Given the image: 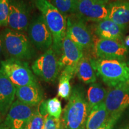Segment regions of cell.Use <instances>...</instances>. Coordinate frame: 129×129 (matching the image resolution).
<instances>
[{
    "label": "cell",
    "mask_w": 129,
    "mask_h": 129,
    "mask_svg": "<svg viewBox=\"0 0 129 129\" xmlns=\"http://www.w3.org/2000/svg\"><path fill=\"white\" fill-rule=\"evenodd\" d=\"M106 94L107 91L100 84L94 83L90 85L87 92V101L89 112L95 106L104 102Z\"/></svg>",
    "instance_id": "obj_22"
},
{
    "label": "cell",
    "mask_w": 129,
    "mask_h": 129,
    "mask_svg": "<svg viewBox=\"0 0 129 129\" xmlns=\"http://www.w3.org/2000/svg\"><path fill=\"white\" fill-rule=\"evenodd\" d=\"M88 114V102L83 90L75 87L63 111L61 122L65 129H85Z\"/></svg>",
    "instance_id": "obj_1"
},
{
    "label": "cell",
    "mask_w": 129,
    "mask_h": 129,
    "mask_svg": "<svg viewBox=\"0 0 129 129\" xmlns=\"http://www.w3.org/2000/svg\"><path fill=\"white\" fill-rule=\"evenodd\" d=\"M109 119V114L104 102L95 106L90 111L85 129H98Z\"/></svg>",
    "instance_id": "obj_19"
},
{
    "label": "cell",
    "mask_w": 129,
    "mask_h": 129,
    "mask_svg": "<svg viewBox=\"0 0 129 129\" xmlns=\"http://www.w3.org/2000/svg\"><path fill=\"white\" fill-rule=\"evenodd\" d=\"M76 75L79 80L85 84L96 82L97 75L90 59L83 56L77 66Z\"/></svg>",
    "instance_id": "obj_21"
},
{
    "label": "cell",
    "mask_w": 129,
    "mask_h": 129,
    "mask_svg": "<svg viewBox=\"0 0 129 129\" xmlns=\"http://www.w3.org/2000/svg\"><path fill=\"white\" fill-rule=\"evenodd\" d=\"M46 117L40 112L37 106L34 114L29 120L25 129H43Z\"/></svg>",
    "instance_id": "obj_25"
},
{
    "label": "cell",
    "mask_w": 129,
    "mask_h": 129,
    "mask_svg": "<svg viewBox=\"0 0 129 129\" xmlns=\"http://www.w3.org/2000/svg\"><path fill=\"white\" fill-rule=\"evenodd\" d=\"M77 0H52V4L65 17L74 14Z\"/></svg>",
    "instance_id": "obj_23"
},
{
    "label": "cell",
    "mask_w": 129,
    "mask_h": 129,
    "mask_svg": "<svg viewBox=\"0 0 129 129\" xmlns=\"http://www.w3.org/2000/svg\"><path fill=\"white\" fill-rule=\"evenodd\" d=\"M107 19L126 31L129 28V1L117 0L109 4Z\"/></svg>",
    "instance_id": "obj_16"
},
{
    "label": "cell",
    "mask_w": 129,
    "mask_h": 129,
    "mask_svg": "<svg viewBox=\"0 0 129 129\" xmlns=\"http://www.w3.org/2000/svg\"><path fill=\"white\" fill-rule=\"evenodd\" d=\"M94 50L98 59H117L123 61L128 54V48L123 43L112 40L99 39L94 45Z\"/></svg>",
    "instance_id": "obj_13"
},
{
    "label": "cell",
    "mask_w": 129,
    "mask_h": 129,
    "mask_svg": "<svg viewBox=\"0 0 129 129\" xmlns=\"http://www.w3.org/2000/svg\"><path fill=\"white\" fill-rule=\"evenodd\" d=\"M60 126V119L56 118L48 114L46 116L43 129H59Z\"/></svg>",
    "instance_id": "obj_27"
},
{
    "label": "cell",
    "mask_w": 129,
    "mask_h": 129,
    "mask_svg": "<svg viewBox=\"0 0 129 129\" xmlns=\"http://www.w3.org/2000/svg\"><path fill=\"white\" fill-rule=\"evenodd\" d=\"M77 67H65L59 76L57 96L62 99L68 100L72 93L70 81L76 75Z\"/></svg>",
    "instance_id": "obj_20"
},
{
    "label": "cell",
    "mask_w": 129,
    "mask_h": 129,
    "mask_svg": "<svg viewBox=\"0 0 129 129\" xmlns=\"http://www.w3.org/2000/svg\"><path fill=\"white\" fill-rule=\"evenodd\" d=\"M46 107L48 115L56 118H61L62 113V104L57 97L46 101Z\"/></svg>",
    "instance_id": "obj_24"
},
{
    "label": "cell",
    "mask_w": 129,
    "mask_h": 129,
    "mask_svg": "<svg viewBox=\"0 0 129 129\" xmlns=\"http://www.w3.org/2000/svg\"><path fill=\"white\" fill-rule=\"evenodd\" d=\"M29 26V13L23 0H10V13L7 27L11 29L24 32Z\"/></svg>",
    "instance_id": "obj_12"
},
{
    "label": "cell",
    "mask_w": 129,
    "mask_h": 129,
    "mask_svg": "<svg viewBox=\"0 0 129 129\" xmlns=\"http://www.w3.org/2000/svg\"><path fill=\"white\" fill-rule=\"evenodd\" d=\"M10 13V0H0V26L7 27Z\"/></svg>",
    "instance_id": "obj_26"
},
{
    "label": "cell",
    "mask_w": 129,
    "mask_h": 129,
    "mask_svg": "<svg viewBox=\"0 0 129 129\" xmlns=\"http://www.w3.org/2000/svg\"><path fill=\"white\" fill-rule=\"evenodd\" d=\"M74 14L84 21L98 23L107 19L108 5L95 1L77 0Z\"/></svg>",
    "instance_id": "obj_11"
},
{
    "label": "cell",
    "mask_w": 129,
    "mask_h": 129,
    "mask_svg": "<svg viewBox=\"0 0 129 129\" xmlns=\"http://www.w3.org/2000/svg\"><path fill=\"white\" fill-rule=\"evenodd\" d=\"M104 103L109 118L117 121L129 106V81L111 87Z\"/></svg>",
    "instance_id": "obj_6"
},
{
    "label": "cell",
    "mask_w": 129,
    "mask_h": 129,
    "mask_svg": "<svg viewBox=\"0 0 129 129\" xmlns=\"http://www.w3.org/2000/svg\"><path fill=\"white\" fill-rule=\"evenodd\" d=\"M16 88L0 69V115L5 117L14 102Z\"/></svg>",
    "instance_id": "obj_15"
},
{
    "label": "cell",
    "mask_w": 129,
    "mask_h": 129,
    "mask_svg": "<svg viewBox=\"0 0 129 129\" xmlns=\"http://www.w3.org/2000/svg\"><path fill=\"white\" fill-rule=\"evenodd\" d=\"M123 44L126 48H129V35L125 37L123 40Z\"/></svg>",
    "instance_id": "obj_29"
},
{
    "label": "cell",
    "mask_w": 129,
    "mask_h": 129,
    "mask_svg": "<svg viewBox=\"0 0 129 129\" xmlns=\"http://www.w3.org/2000/svg\"><path fill=\"white\" fill-rule=\"evenodd\" d=\"M1 34L3 56L6 59H13L24 61L32 57L33 50L29 38L23 32L7 28Z\"/></svg>",
    "instance_id": "obj_4"
},
{
    "label": "cell",
    "mask_w": 129,
    "mask_h": 129,
    "mask_svg": "<svg viewBox=\"0 0 129 129\" xmlns=\"http://www.w3.org/2000/svg\"><path fill=\"white\" fill-rule=\"evenodd\" d=\"M78 1H95V2L102 3L105 4H107L109 3V0H78Z\"/></svg>",
    "instance_id": "obj_31"
},
{
    "label": "cell",
    "mask_w": 129,
    "mask_h": 129,
    "mask_svg": "<svg viewBox=\"0 0 129 129\" xmlns=\"http://www.w3.org/2000/svg\"><path fill=\"white\" fill-rule=\"evenodd\" d=\"M116 122H117L116 121L109 118L108 120L106 121V123H105L102 126L98 129H113V127H114Z\"/></svg>",
    "instance_id": "obj_28"
},
{
    "label": "cell",
    "mask_w": 129,
    "mask_h": 129,
    "mask_svg": "<svg viewBox=\"0 0 129 129\" xmlns=\"http://www.w3.org/2000/svg\"><path fill=\"white\" fill-rule=\"evenodd\" d=\"M67 34L83 50L93 46V37L85 21L75 15L67 18Z\"/></svg>",
    "instance_id": "obj_9"
},
{
    "label": "cell",
    "mask_w": 129,
    "mask_h": 129,
    "mask_svg": "<svg viewBox=\"0 0 129 129\" xmlns=\"http://www.w3.org/2000/svg\"><path fill=\"white\" fill-rule=\"evenodd\" d=\"M59 129H65L64 128V127H63V125H62V122H61V126H60V128Z\"/></svg>",
    "instance_id": "obj_33"
},
{
    "label": "cell",
    "mask_w": 129,
    "mask_h": 129,
    "mask_svg": "<svg viewBox=\"0 0 129 129\" xmlns=\"http://www.w3.org/2000/svg\"><path fill=\"white\" fill-rule=\"evenodd\" d=\"M3 56V43H2V38H1V34H0V59Z\"/></svg>",
    "instance_id": "obj_30"
},
{
    "label": "cell",
    "mask_w": 129,
    "mask_h": 129,
    "mask_svg": "<svg viewBox=\"0 0 129 129\" xmlns=\"http://www.w3.org/2000/svg\"><path fill=\"white\" fill-rule=\"evenodd\" d=\"M28 33L30 41L38 48L47 50L52 47V34L42 15L37 16L29 24Z\"/></svg>",
    "instance_id": "obj_10"
},
{
    "label": "cell",
    "mask_w": 129,
    "mask_h": 129,
    "mask_svg": "<svg viewBox=\"0 0 129 129\" xmlns=\"http://www.w3.org/2000/svg\"><path fill=\"white\" fill-rule=\"evenodd\" d=\"M90 60L96 75L109 87L129 81V67L124 61L98 58Z\"/></svg>",
    "instance_id": "obj_3"
},
{
    "label": "cell",
    "mask_w": 129,
    "mask_h": 129,
    "mask_svg": "<svg viewBox=\"0 0 129 129\" xmlns=\"http://www.w3.org/2000/svg\"><path fill=\"white\" fill-rule=\"evenodd\" d=\"M94 32L100 39L115 40L123 43L122 38L124 30L108 19L98 22L95 26Z\"/></svg>",
    "instance_id": "obj_17"
},
{
    "label": "cell",
    "mask_w": 129,
    "mask_h": 129,
    "mask_svg": "<svg viewBox=\"0 0 129 129\" xmlns=\"http://www.w3.org/2000/svg\"><path fill=\"white\" fill-rule=\"evenodd\" d=\"M0 69L16 88L38 84L28 63L25 61L13 59L1 60Z\"/></svg>",
    "instance_id": "obj_5"
},
{
    "label": "cell",
    "mask_w": 129,
    "mask_h": 129,
    "mask_svg": "<svg viewBox=\"0 0 129 129\" xmlns=\"http://www.w3.org/2000/svg\"><path fill=\"white\" fill-rule=\"evenodd\" d=\"M83 56V50L66 34L62 43L61 57L59 60L60 69L69 67H77Z\"/></svg>",
    "instance_id": "obj_14"
},
{
    "label": "cell",
    "mask_w": 129,
    "mask_h": 129,
    "mask_svg": "<svg viewBox=\"0 0 129 129\" xmlns=\"http://www.w3.org/2000/svg\"><path fill=\"white\" fill-rule=\"evenodd\" d=\"M127 64H128V67H129V59H128V62H127Z\"/></svg>",
    "instance_id": "obj_35"
},
{
    "label": "cell",
    "mask_w": 129,
    "mask_h": 129,
    "mask_svg": "<svg viewBox=\"0 0 129 129\" xmlns=\"http://www.w3.org/2000/svg\"><path fill=\"white\" fill-rule=\"evenodd\" d=\"M34 4L52 34L53 49L57 55L60 54L63 41L67 34V17L48 0H34Z\"/></svg>",
    "instance_id": "obj_2"
},
{
    "label": "cell",
    "mask_w": 129,
    "mask_h": 129,
    "mask_svg": "<svg viewBox=\"0 0 129 129\" xmlns=\"http://www.w3.org/2000/svg\"><path fill=\"white\" fill-rule=\"evenodd\" d=\"M59 60L53 48H48L32 63V71L45 82L53 83L57 78L60 69Z\"/></svg>",
    "instance_id": "obj_7"
},
{
    "label": "cell",
    "mask_w": 129,
    "mask_h": 129,
    "mask_svg": "<svg viewBox=\"0 0 129 129\" xmlns=\"http://www.w3.org/2000/svg\"><path fill=\"white\" fill-rule=\"evenodd\" d=\"M37 106L14 101L7 114L0 124V129H25Z\"/></svg>",
    "instance_id": "obj_8"
},
{
    "label": "cell",
    "mask_w": 129,
    "mask_h": 129,
    "mask_svg": "<svg viewBox=\"0 0 129 129\" xmlns=\"http://www.w3.org/2000/svg\"><path fill=\"white\" fill-rule=\"evenodd\" d=\"M16 96L23 104L37 106L43 101V93L40 85L37 84L16 87Z\"/></svg>",
    "instance_id": "obj_18"
},
{
    "label": "cell",
    "mask_w": 129,
    "mask_h": 129,
    "mask_svg": "<svg viewBox=\"0 0 129 129\" xmlns=\"http://www.w3.org/2000/svg\"><path fill=\"white\" fill-rule=\"evenodd\" d=\"M2 121H3V118H2V117H1V115H0V124L1 123Z\"/></svg>",
    "instance_id": "obj_34"
},
{
    "label": "cell",
    "mask_w": 129,
    "mask_h": 129,
    "mask_svg": "<svg viewBox=\"0 0 129 129\" xmlns=\"http://www.w3.org/2000/svg\"><path fill=\"white\" fill-rule=\"evenodd\" d=\"M121 129H129V125H127V126H125V127H123V128H122Z\"/></svg>",
    "instance_id": "obj_32"
}]
</instances>
